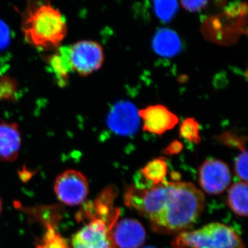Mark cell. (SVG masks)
Here are the masks:
<instances>
[{
    "label": "cell",
    "instance_id": "cell-1",
    "mask_svg": "<svg viewBox=\"0 0 248 248\" xmlns=\"http://www.w3.org/2000/svg\"><path fill=\"white\" fill-rule=\"evenodd\" d=\"M124 202L148 220L153 231L179 234L190 229L203 213L205 196L192 183L165 180L155 186H130Z\"/></svg>",
    "mask_w": 248,
    "mask_h": 248
},
{
    "label": "cell",
    "instance_id": "cell-2",
    "mask_svg": "<svg viewBox=\"0 0 248 248\" xmlns=\"http://www.w3.org/2000/svg\"><path fill=\"white\" fill-rule=\"evenodd\" d=\"M21 28L28 43L43 50L60 48L68 33L66 19L49 0H28Z\"/></svg>",
    "mask_w": 248,
    "mask_h": 248
},
{
    "label": "cell",
    "instance_id": "cell-3",
    "mask_svg": "<svg viewBox=\"0 0 248 248\" xmlns=\"http://www.w3.org/2000/svg\"><path fill=\"white\" fill-rule=\"evenodd\" d=\"M118 208H99L91 214V221L72 238V248H117L112 229L118 220Z\"/></svg>",
    "mask_w": 248,
    "mask_h": 248
},
{
    "label": "cell",
    "instance_id": "cell-4",
    "mask_svg": "<svg viewBox=\"0 0 248 248\" xmlns=\"http://www.w3.org/2000/svg\"><path fill=\"white\" fill-rule=\"evenodd\" d=\"M172 246L174 248H246L232 228L219 223L180 233L173 239Z\"/></svg>",
    "mask_w": 248,
    "mask_h": 248
},
{
    "label": "cell",
    "instance_id": "cell-5",
    "mask_svg": "<svg viewBox=\"0 0 248 248\" xmlns=\"http://www.w3.org/2000/svg\"><path fill=\"white\" fill-rule=\"evenodd\" d=\"M72 70L81 76H89L99 71L104 62V53L100 44L82 40L68 46Z\"/></svg>",
    "mask_w": 248,
    "mask_h": 248
},
{
    "label": "cell",
    "instance_id": "cell-6",
    "mask_svg": "<svg viewBox=\"0 0 248 248\" xmlns=\"http://www.w3.org/2000/svg\"><path fill=\"white\" fill-rule=\"evenodd\" d=\"M54 190L62 203L76 206L82 203L89 195V182L79 171L67 170L55 179Z\"/></svg>",
    "mask_w": 248,
    "mask_h": 248
},
{
    "label": "cell",
    "instance_id": "cell-7",
    "mask_svg": "<svg viewBox=\"0 0 248 248\" xmlns=\"http://www.w3.org/2000/svg\"><path fill=\"white\" fill-rule=\"evenodd\" d=\"M231 182V172L229 166L221 160L208 159L200 166L199 183L206 193L221 194L226 190Z\"/></svg>",
    "mask_w": 248,
    "mask_h": 248
},
{
    "label": "cell",
    "instance_id": "cell-8",
    "mask_svg": "<svg viewBox=\"0 0 248 248\" xmlns=\"http://www.w3.org/2000/svg\"><path fill=\"white\" fill-rule=\"evenodd\" d=\"M140 117L136 107L130 102L120 101L112 107L107 117V124L113 133L130 136L138 131Z\"/></svg>",
    "mask_w": 248,
    "mask_h": 248
},
{
    "label": "cell",
    "instance_id": "cell-9",
    "mask_svg": "<svg viewBox=\"0 0 248 248\" xmlns=\"http://www.w3.org/2000/svg\"><path fill=\"white\" fill-rule=\"evenodd\" d=\"M144 131L161 135L179 123V117L163 105L149 106L139 111Z\"/></svg>",
    "mask_w": 248,
    "mask_h": 248
},
{
    "label": "cell",
    "instance_id": "cell-10",
    "mask_svg": "<svg viewBox=\"0 0 248 248\" xmlns=\"http://www.w3.org/2000/svg\"><path fill=\"white\" fill-rule=\"evenodd\" d=\"M144 228L131 218L117 221L112 229V239L117 248H140L146 241Z\"/></svg>",
    "mask_w": 248,
    "mask_h": 248
},
{
    "label": "cell",
    "instance_id": "cell-11",
    "mask_svg": "<svg viewBox=\"0 0 248 248\" xmlns=\"http://www.w3.org/2000/svg\"><path fill=\"white\" fill-rule=\"evenodd\" d=\"M22 137L18 124L14 122H0V160L13 162L19 156Z\"/></svg>",
    "mask_w": 248,
    "mask_h": 248
},
{
    "label": "cell",
    "instance_id": "cell-12",
    "mask_svg": "<svg viewBox=\"0 0 248 248\" xmlns=\"http://www.w3.org/2000/svg\"><path fill=\"white\" fill-rule=\"evenodd\" d=\"M153 47L155 53L159 56L172 58L180 53L182 44L175 31L164 28L155 33Z\"/></svg>",
    "mask_w": 248,
    "mask_h": 248
},
{
    "label": "cell",
    "instance_id": "cell-13",
    "mask_svg": "<svg viewBox=\"0 0 248 248\" xmlns=\"http://www.w3.org/2000/svg\"><path fill=\"white\" fill-rule=\"evenodd\" d=\"M46 58L50 71L53 72L60 86H66L70 73L73 71L68 55V46L60 47Z\"/></svg>",
    "mask_w": 248,
    "mask_h": 248
},
{
    "label": "cell",
    "instance_id": "cell-14",
    "mask_svg": "<svg viewBox=\"0 0 248 248\" xmlns=\"http://www.w3.org/2000/svg\"><path fill=\"white\" fill-rule=\"evenodd\" d=\"M228 203L231 210L241 217L248 215V184L240 182L233 184L228 192Z\"/></svg>",
    "mask_w": 248,
    "mask_h": 248
},
{
    "label": "cell",
    "instance_id": "cell-15",
    "mask_svg": "<svg viewBox=\"0 0 248 248\" xmlns=\"http://www.w3.org/2000/svg\"><path fill=\"white\" fill-rule=\"evenodd\" d=\"M141 175L146 180V186L159 184L166 180L168 173V165L164 157H159L149 161L142 169Z\"/></svg>",
    "mask_w": 248,
    "mask_h": 248
},
{
    "label": "cell",
    "instance_id": "cell-16",
    "mask_svg": "<svg viewBox=\"0 0 248 248\" xmlns=\"http://www.w3.org/2000/svg\"><path fill=\"white\" fill-rule=\"evenodd\" d=\"M179 136L190 143L200 144L202 138L199 122L192 117H188L183 121L179 128Z\"/></svg>",
    "mask_w": 248,
    "mask_h": 248
},
{
    "label": "cell",
    "instance_id": "cell-17",
    "mask_svg": "<svg viewBox=\"0 0 248 248\" xmlns=\"http://www.w3.org/2000/svg\"><path fill=\"white\" fill-rule=\"evenodd\" d=\"M155 11L156 16L164 22H169L177 14V0H154Z\"/></svg>",
    "mask_w": 248,
    "mask_h": 248
},
{
    "label": "cell",
    "instance_id": "cell-18",
    "mask_svg": "<svg viewBox=\"0 0 248 248\" xmlns=\"http://www.w3.org/2000/svg\"><path fill=\"white\" fill-rule=\"evenodd\" d=\"M217 141L222 144L231 148L239 149L241 151H247L246 146L247 143V138L244 136H239L237 134L232 131H227L221 134L216 138Z\"/></svg>",
    "mask_w": 248,
    "mask_h": 248
},
{
    "label": "cell",
    "instance_id": "cell-19",
    "mask_svg": "<svg viewBox=\"0 0 248 248\" xmlns=\"http://www.w3.org/2000/svg\"><path fill=\"white\" fill-rule=\"evenodd\" d=\"M234 170L241 182H248V151H241L235 159Z\"/></svg>",
    "mask_w": 248,
    "mask_h": 248
},
{
    "label": "cell",
    "instance_id": "cell-20",
    "mask_svg": "<svg viewBox=\"0 0 248 248\" xmlns=\"http://www.w3.org/2000/svg\"><path fill=\"white\" fill-rule=\"evenodd\" d=\"M209 0H181L183 7L190 12H197L204 9Z\"/></svg>",
    "mask_w": 248,
    "mask_h": 248
},
{
    "label": "cell",
    "instance_id": "cell-21",
    "mask_svg": "<svg viewBox=\"0 0 248 248\" xmlns=\"http://www.w3.org/2000/svg\"><path fill=\"white\" fill-rule=\"evenodd\" d=\"M10 42V31L6 24L0 20V50L7 46Z\"/></svg>",
    "mask_w": 248,
    "mask_h": 248
},
{
    "label": "cell",
    "instance_id": "cell-22",
    "mask_svg": "<svg viewBox=\"0 0 248 248\" xmlns=\"http://www.w3.org/2000/svg\"><path fill=\"white\" fill-rule=\"evenodd\" d=\"M183 150V144L182 142L174 140L165 149L164 153L166 155H177L181 153Z\"/></svg>",
    "mask_w": 248,
    "mask_h": 248
},
{
    "label": "cell",
    "instance_id": "cell-23",
    "mask_svg": "<svg viewBox=\"0 0 248 248\" xmlns=\"http://www.w3.org/2000/svg\"><path fill=\"white\" fill-rule=\"evenodd\" d=\"M3 209V202L2 200H1V197H0V215H1V212H2Z\"/></svg>",
    "mask_w": 248,
    "mask_h": 248
},
{
    "label": "cell",
    "instance_id": "cell-24",
    "mask_svg": "<svg viewBox=\"0 0 248 248\" xmlns=\"http://www.w3.org/2000/svg\"><path fill=\"white\" fill-rule=\"evenodd\" d=\"M154 248L148 247V248Z\"/></svg>",
    "mask_w": 248,
    "mask_h": 248
}]
</instances>
